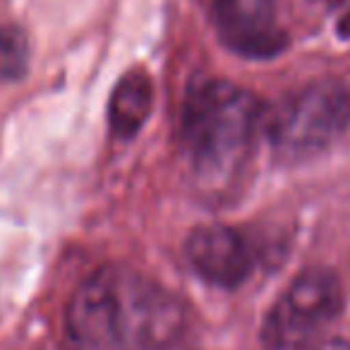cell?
Returning a JSON list of instances; mask_svg holds the SVG:
<instances>
[{"label":"cell","mask_w":350,"mask_h":350,"mask_svg":"<svg viewBox=\"0 0 350 350\" xmlns=\"http://www.w3.org/2000/svg\"><path fill=\"white\" fill-rule=\"evenodd\" d=\"M264 127V106L252 92L209 79L190 92L183 111V149L200 190L224 195L238 185Z\"/></svg>","instance_id":"obj_1"},{"label":"cell","mask_w":350,"mask_h":350,"mask_svg":"<svg viewBox=\"0 0 350 350\" xmlns=\"http://www.w3.org/2000/svg\"><path fill=\"white\" fill-rule=\"evenodd\" d=\"M350 127V89L338 79H317L264 113V132L281 159L319 154Z\"/></svg>","instance_id":"obj_2"},{"label":"cell","mask_w":350,"mask_h":350,"mask_svg":"<svg viewBox=\"0 0 350 350\" xmlns=\"http://www.w3.org/2000/svg\"><path fill=\"white\" fill-rule=\"evenodd\" d=\"M343 310V288L329 269L297 273L264 321V343L271 350H295Z\"/></svg>","instance_id":"obj_4"},{"label":"cell","mask_w":350,"mask_h":350,"mask_svg":"<svg viewBox=\"0 0 350 350\" xmlns=\"http://www.w3.org/2000/svg\"><path fill=\"white\" fill-rule=\"evenodd\" d=\"M185 257L197 276L219 288H238L254 269V254L243 233L228 226H202L190 233Z\"/></svg>","instance_id":"obj_7"},{"label":"cell","mask_w":350,"mask_h":350,"mask_svg":"<svg viewBox=\"0 0 350 350\" xmlns=\"http://www.w3.org/2000/svg\"><path fill=\"white\" fill-rule=\"evenodd\" d=\"M70 338L82 350H122L113 269L89 276L68 305Z\"/></svg>","instance_id":"obj_6"},{"label":"cell","mask_w":350,"mask_h":350,"mask_svg":"<svg viewBox=\"0 0 350 350\" xmlns=\"http://www.w3.org/2000/svg\"><path fill=\"white\" fill-rule=\"evenodd\" d=\"M175 350H178V348H175Z\"/></svg>","instance_id":"obj_12"},{"label":"cell","mask_w":350,"mask_h":350,"mask_svg":"<svg viewBox=\"0 0 350 350\" xmlns=\"http://www.w3.org/2000/svg\"><path fill=\"white\" fill-rule=\"evenodd\" d=\"M336 31H338V36H343V39H350V5L343 10V15L338 17V25H336Z\"/></svg>","instance_id":"obj_10"},{"label":"cell","mask_w":350,"mask_h":350,"mask_svg":"<svg viewBox=\"0 0 350 350\" xmlns=\"http://www.w3.org/2000/svg\"><path fill=\"white\" fill-rule=\"evenodd\" d=\"M29 63V44L20 27H0V79H20Z\"/></svg>","instance_id":"obj_9"},{"label":"cell","mask_w":350,"mask_h":350,"mask_svg":"<svg viewBox=\"0 0 350 350\" xmlns=\"http://www.w3.org/2000/svg\"><path fill=\"white\" fill-rule=\"evenodd\" d=\"M154 108V82L146 70H130L116 84L108 101V125L118 139H130L142 130Z\"/></svg>","instance_id":"obj_8"},{"label":"cell","mask_w":350,"mask_h":350,"mask_svg":"<svg viewBox=\"0 0 350 350\" xmlns=\"http://www.w3.org/2000/svg\"><path fill=\"white\" fill-rule=\"evenodd\" d=\"M211 25L221 44L240 58L267 60L288 49L273 0H211Z\"/></svg>","instance_id":"obj_5"},{"label":"cell","mask_w":350,"mask_h":350,"mask_svg":"<svg viewBox=\"0 0 350 350\" xmlns=\"http://www.w3.org/2000/svg\"><path fill=\"white\" fill-rule=\"evenodd\" d=\"M317 350H350V343L340 338H331V340H326V343H321Z\"/></svg>","instance_id":"obj_11"},{"label":"cell","mask_w":350,"mask_h":350,"mask_svg":"<svg viewBox=\"0 0 350 350\" xmlns=\"http://www.w3.org/2000/svg\"><path fill=\"white\" fill-rule=\"evenodd\" d=\"M122 350H175L187 326V312L173 293L139 273L113 269Z\"/></svg>","instance_id":"obj_3"}]
</instances>
